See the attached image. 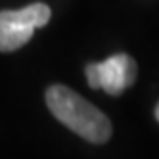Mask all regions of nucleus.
Masks as SVG:
<instances>
[{
	"instance_id": "obj_1",
	"label": "nucleus",
	"mask_w": 159,
	"mask_h": 159,
	"mask_svg": "<svg viewBox=\"0 0 159 159\" xmlns=\"http://www.w3.org/2000/svg\"><path fill=\"white\" fill-rule=\"evenodd\" d=\"M46 104L56 119L84 140L94 144L109 140L111 121L75 90L63 84H54L46 90Z\"/></svg>"
},
{
	"instance_id": "obj_2",
	"label": "nucleus",
	"mask_w": 159,
	"mask_h": 159,
	"mask_svg": "<svg viewBox=\"0 0 159 159\" xmlns=\"http://www.w3.org/2000/svg\"><path fill=\"white\" fill-rule=\"evenodd\" d=\"M52 12L46 4L35 2L21 10L0 12V52H14L25 46L35 29L46 25Z\"/></svg>"
},
{
	"instance_id": "obj_3",
	"label": "nucleus",
	"mask_w": 159,
	"mask_h": 159,
	"mask_svg": "<svg viewBox=\"0 0 159 159\" xmlns=\"http://www.w3.org/2000/svg\"><path fill=\"white\" fill-rule=\"evenodd\" d=\"M86 81L90 88H102L117 96L136 81V63L127 54H115L100 63L86 65Z\"/></svg>"
},
{
	"instance_id": "obj_4",
	"label": "nucleus",
	"mask_w": 159,
	"mask_h": 159,
	"mask_svg": "<svg viewBox=\"0 0 159 159\" xmlns=\"http://www.w3.org/2000/svg\"><path fill=\"white\" fill-rule=\"evenodd\" d=\"M155 119L159 121V104H157V107H155Z\"/></svg>"
}]
</instances>
